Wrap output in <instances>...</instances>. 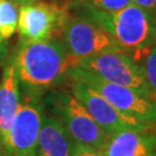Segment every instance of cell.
<instances>
[{"label":"cell","mask_w":156,"mask_h":156,"mask_svg":"<svg viewBox=\"0 0 156 156\" xmlns=\"http://www.w3.org/2000/svg\"><path fill=\"white\" fill-rule=\"evenodd\" d=\"M21 104L20 83L13 62L5 66L0 81V139L6 144L12 125Z\"/></svg>","instance_id":"cell-11"},{"label":"cell","mask_w":156,"mask_h":156,"mask_svg":"<svg viewBox=\"0 0 156 156\" xmlns=\"http://www.w3.org/2000/svg\"><path fill=\"white\" fill-rule=\"evenodd\" d=\"M9 1H12L13 4H15L16 6H26V5H29V4H33V2H35L36 0H9Z\"/></svg>","instance_id":"cell-19"},{"label":"cell","mask_w":156,"mask_h":156,"mask_svg":"<svg viewBox=\"0 0 156 156\" xmlns=\"http://www.w3.org/2000/svg\"><path fill=\"white\" fill-rule=\"evenodd\" d=\"M0 156H4V147H2V141L0 139Z\"/></svg>","instance_id":"cell-22"},{"label":"cell","mask_w":156,"mask_h":156,"mask_svg":"<svg viewBox=\"0 0 156 156\" xmlns=\"http://www.w3.org/2000/svg\"><path fill=\"white\" fill-rule=\"evenodd\" d=\"M144 156H156V149L149 151V153H147V154H146V155H144Z\"/></svg>","instance_id":"cell-21"},{"label":"cell","mask_w":156,"mask_h":156,"mask_svg":"<svg viewBox=\"0 0 156 156\" xmlns=\"http://www.w3.org/2000/svg\"><path fill=\"white\" fill-rule=\"evenodd\" d=\"M51 115L56 117L73 144L100 149L106 134L71 91L52 93L48 98Z\"/></svg>","instance_id":"cell-4"},{"label":"cell","mask_w":156,"mask_h":156,"mask_svg":"<svg viewBox=\"0 0 156 156\" xmlns=\"http://www.w3.org/2000/svg\"><path fill=\"white\" fill-rule=\"evenodd\" d=\"M132 4L145 9L153 15H156V0H132Z\"/></svg>","instance_id":"cell-17"},{"label":"cell","mask_w":156,"mask_h":156,"mask_svg":"<svg viewBox=\"0 0 156 156\" xmlns=\"http://www.w3.org/2000/svg\"><path fill=\"white\" fill-rule=\"evenodd\" d=\"M72 156H103L101 151L96 148L88 147V146L75 145L73 144Z\"/></svg>","instance_id":"cell-16"},{"label":"cell","mask_w":156,"mask_h":156,"mask_svg":"<svg viewBox=\"0 0 156 156\" xmlns=\"http://www.w3.org/2000/svg\"><path fill=\"white\" fill-rule=\"evenodd\" d=\"M7 55V45L4 38L0 37V60H2Z\"/></svg>","instance_id":"cell-18"},{"label":"cell","mask_w":156,"mask_h":156,"mask_svg":"<svg viewBox=\"0 0 156 156\" xmlns=\"http://www.w3.org/2000/svg\"><path fill=\"white\" fill-rule=\"evenodd\" d=\"M132 4V0H75L72 6L102 13H116Z\"/></svg>","instance_id":"cell-15"},{"label":"cell","mask_w":156,"mask_h":156,"mask_svg":"<svg viewBox=\"0 0 156 156\" xmlns=\"http://www.w3.org/2000/svg\"><path fill=\"white\" fill-rule=\"evenodd\" d=\"M73 142L60 122L43 112L36 156H72Z\"/></svg>","instance_id":"cell-12"},{"label":"cell","mask_w":156,"mask_h":156,"mask_svg":"<svg viewBox=\"0 0 156 156\" xmlns=\"http://www.w3.org/2000/svg\"><path fill=\"white\" fill-rule=\"evenodd\" d=\"M69 12L65 6L36 0L21 6L19 11L17 28L24 42H38L60 37L64 23Z\"/></svg>","instance_id":"cell-7"},{"label":"cell","mask_w":156,"mask_h":156,"mask_svg":"<svg viewBox=\"0 0 156 156\" xmlns=\"http://www.w3.org/2000/svg\"><path fill=\"white\" fill-rule=\"evenodd\" d=\"M69 81V91L76 100L81 103L94 119L96 124L102 128V131L109 135L111 133L122 131V129H148V126L139 123L133 118L124 116L118 111L111 103L100 95L97 91L91 89L83 82L67 79Z\"/></svg>","instance_id":"cell-9"},{"label":"cell","mask_w":156,"mask_h":156,"mask_svg":"<svg viewBox=\"0 0 156 156\" xmlns=\"http://www.w3.org/2000/svg\"><path fill=\"white\" fill-rule=\"evenodd\" d=\"M78 15L104 29L131 57L153 44L154 15L134 4L116 13H102L83 7H78Z\"/></svg>","instance_id":"cell-2"},{"label":"cell","mask_w":156,"mask_h":156,"mask_svg":"<svg viewBox=\"0 0 156 156\" xmlns=\"http://www.w3.org/2000/svg\"><path fill=\"white\" fill-rule=\"evenodd\" d=\"M153 44L156 45V15H154V23H153Z\"/></svg>","instance_id":"cell-20"},{"label":"cell","mask_w":156,"mask_h":156,"mask_svg":"<svg viewBox=\"0 0 156 156\" xmlns=\"http://www.w3.org/2000/svg\"><path fill=\"white\" fill-rule=\"evenodd\" d=\"M59 38L74 66L78 62L88 57L105 52H124L110 34L80 15L68 14Z\"/></svg>","instance_id":"cell-5"},{"label":"cell","mask_w":156,"mask_h":156,"mask_svg":"<svg viewBox=\"0 0 156 156\" xmlns=\"http://www.w3.org/2000/svg\"><path fill=\"white\" fill-rule=\"evenodd\" d=\"M12 62L27 95L38 98L66 79L67 71L74 66L59 37L38 42L21 41Z\"/></svg>","instance_id":"cell-1"},{"label":"cell","mask_w":156,"mask_h":156,"mask_svg":"<svg viewBox=\"0 0 156 156\" xmlns=\"http://www.w3.org/2000/svg\"><path fill=\"white\" fill-rule=\"evenodd\" d=\"M19 8L9 0H0V37L11 38L16 33Z\"/></svg>","instance_id":"cell-14"},{"label":"cell","mask_w":156,"mask_h":156,"mask_svg":"<svg viewBox=\"0 0 156 156\" xmlns=\"http://www.w3.org/2000/svg\"><path fill=\"white\" fill-rule=\"evenodd\" d=\"M132 58L138 62L149 89L156 95V45L151 44Z\"/></svg>","instance_id":"cell-13"},{"label":"cell","mask_w":156,"mask_h":156,"mask_svg":"<svg viewBox=\"0 0 156 156\" xmlns=\"http://www.w3.org/2000/svg\"><path fill=\"white\" fill-rule=\"evenodd\" d=\"M75 66L83 68L109 82L125 86L156 102V95L149 89L138 62L125 52H105L84 58Z\"/></svg>","instance_id":"cell-6"},{"label":"cell","mask_w":156,"mask_h":156,"mask_svg":"<svg viewBox=\"0 0 156 156\" xmlns=\"http://www.w3.org/2000/svg\"><path fill=\"white\" fill-rule=\"evenodd\" d=\"M66 79L79 80L102 95L120 113L156 131V102L125 86L109 82L79 66H72Z\"/></svg>","instance_id":"cell-3"},{"label":"cell","mask_w":156,"mask_h":156,"mask_svg":"<svg viewBox=\"0 0 156 156\" xmlns=\"http://www.w3.org/2000/svg\"><path fill=\"white\" fill-rule=\"evenodd\" d=\"M44 108L38 97L26 95L14 118L4 156H36Z\"/></svg>","instance_id":"cell-8"},{"label":"cell","mask_w":156,"mask_h":156,"mask_svg":"<svg viewBox=\"0 0 156 156\" xmlns=\"http://www.w3.org/2000/svg\"><path fill=\"white\" fill-rule=\"evenodd\" d=\"M156 149V131L122 129L106 135L98 151L103 156H144Z\"/></svg>","instance_id":"cell-10"}]
</instances>
